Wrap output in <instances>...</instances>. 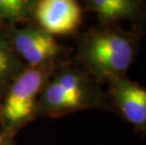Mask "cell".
<instances>
[{
	"label": "cell",
	"mask_w": 146,
	"mask_h": 145,
	"mask_svg": "<svg viewBox=\"0 0 146 145\" xmlns=\"http://www.w3.org/2000/svg\"><path fill=\"white\" fill-rule=\"evenodd\" d=\"M145 27L125 30L119 24H97L74 37L73 60L99 84L126 75L139 53Z\"/></svg>",
	"instance_id": "cell-1"
},
{
	"label": "cell",
	"mask_w": 146,
	"mask_h": 145,
	"mask_svg": "<svg viewBox=\"0 0 146 145\" xmlns=\"http://www.w3.org/2000/svg\"><path fill=\"white\" fill-rule=\"evenodd\" d=\"M99 109L112 111L108 92L72 58L56 68L46 83L38 100L37 118H60Z\"/></svg>",
	"instance_id": "cell-2"
},
{
	"label": "cell",
	"mask_w": 146,
	"mask_h": 145,
	"mask_svg": "<svg viewBox=\"0 0 146 145\" xmlns=\"http://www.w3.org/2000/svg\"><path fill=\"white\" fill-rule=\"evenodd\" d=\"M58 65L27 66L12 80L0 98V128L5 134L15 137L37 119L39 97Z\"/></svg>",
	"instance_id": "cell-3"
},
{
	"label": "cell",
	"mask_w": 146,
	"mask_h": 145,
	"mask_svg": "<svg viewBox=\"0 0 146 145\" xmlns=\"http://www.w3.org/2000/svg\"><path fill=\"white\" fill-rule=\"evenodd\" d=\"M16 56L29 67L64 63L72 60L71 49L33 22L25 26H4Z\"/></svg>",
	"instance_id": "cell-4"
},
{
	"label": "cell",
	"mask_w": 146,
	"mask_h": 145,
	"mask_svg": "<svg viewBox=\"0 0 146 145\" xmlns=\"http://www.w3.org/2000/svg\"><path fill=\"white\" fill-rule=\"evenodd\" d=\"M84 9L74 0H36L32 22L52 36H74L79 33Z\"/></svg>",
	"instance_id": "cell-5"
},
{
	"label": "cell",
	"mask_w": 146,
	"mask_h": 145,
	"mask_svg": "<svg viewBox=\"0 0 146 145\" xmlns=\"http://www.w3.org/2000/svg\"><path fill=\"white\" fill-rule=\"evenodd\" d=\"M108 85L112 111L134 126L136 133L146 136V87L127 75L111 80Z\"/></svg>",
	"instance_id": "cell-6"
},
{
	"label": "cell",
	"mask_w": 146,
	"mask_h": 145,
	"mask_svg": "<svg viewBox=\"0 0 146 145\" xmlns=\"http://www.w3.org/2000/svg\"><path fill=\"white\" fill-rule=\"evenodd\" d=\"M84 10L97 14L99 24H118L129 20L132 26L146 28V2L141 0H87Z\"/></svg>",
	"instance_id": "cell-7"
},
{
	"label": "cell",
	"mask_w": 146,
	"mask_h": 145,
	"mask_svg": "<svg viewBox=\"0 0 146 145\" xmlns=\"http://www.w3.org/2000/svg\"><path fill=\"white\" fill-rule=\"evenodd\" d=\"M27 65L14 53L4 26H0V98Z\"/></svg>",
	"instance_id": "cell-8"
},
{
	"label": "cell",
	"mask_w": 146,
	"mask_h": 145,
	"mask_svg": "<svg viewBox=\"0 0 146 145\" xmlns=\"http://www.w3.org/2000/svg\"><path fill=\"white\" fill-rule=\"evenodd\" d=\"M36 0H0V26L32 22Z\"/></svg>",
	"instance_id": "cell-9"
},
{
	"label": "cell",
	"mask_w": 146,
	"mask_h": 145,
	"mask_svg": "<svg viewBox=\"0 0 146 145\" xmlns=\"http://www.w3.org/2000/svg\"><path fill=\"white\" fill-rule=\"evenodd\" d=\"M0 145H15L14 136L6 134L3 140L0 141Z\"/></svg>",
	"instance_id": "cell-10"
},
{
	"label": "cell",
	"mask_w": 146,
	"mask_h": 145,
	"mask_svg": "<svg viewBox=\"0 0 146 145\" xmlns=\"http://www.w3.org/2000/svg\"><path fill=\"white\" fill-rule=\"evenodd\" d=\"M5 135H6V134L2 131V129L0 128V141H1V140H3V138L5 137Z\"/></svg>",
	"instance_id": "cell-11"
}]
</instances>
